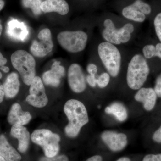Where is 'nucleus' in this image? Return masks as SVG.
<instances>
[{"label":"nucleus","mask_w":161,"mask_h":161,"mask_svg":"<svg viewBox=\"0 0 161 161\" xmlns=\"http://www.w3.org/2000/svg\"><path fill=\"white\" fill-rule=\"evenodd\" d=\"M41 9L43 12H57L62 15L68 13L69 6L65 0H46L42 2Z\"/></svg>","instance_id":"nucleus-18"},{"label":"nucleus","mask_w":161,"mask_h":161,"mask_svg":"<svg viewBox=\"0 0 161 161\" xmlns=\"http://www.w3.org/2000/svg\"><path fill=\"white\" fill-rule=\"evenodd\" d=\"M2 31H3V26L1 24V21H0V36L2 34Z\"/></svg>","instance_id":"nucleus-38"},{"label":"nucleus","mask_w":161,"mask_h":161,"mask_svg":"<svg viewBox=\"0 0 161 161\" xmlns=\"http://www.w3.org/2000/svg\"><path fill=\"white\" fill-rule=\"evenodd\" d=\"M147 59L140 53H135L129 60L127 66L126 81L131 89L138 90L142 87L150 74Z\"/></svg>","instance_id":"nucleus-2"},{"label":"nucleus","mask_w":161,"mask_h":161,"mask_svg":"<svg viewBox=\"0 0 161 161\" xmlns=\"http://www.w3.org/2000/svg\"><path fill=\"white\" fill-rule=\"evenodd\" d=\"M68 79L70 88L75 93H81L86 88V79L81 66L78 64L70 65Z\"/></svg>","instance_id":"nucleus-11"},{"label":"nucleus","mask_w":161,"mask_h":161,"mask_svg":"<svg viewBox=\"0 0 161 161\" xmlns=\"http://www.w3.org/2000/svg\"><path fill=\"white\" fill-rule=\"evenodd\" d=\"M142 161H161V154H148L144 157Z\"/></svg>","instance_id":"nucleus-30"},{"label":"nucleus","mask_w":161,"mask_h":161,"mask_svg":"<svg viewBox=\"0 0 161 161\" xmlns=\"http://www.w3.org/2000/svg\"><path fill=\"white\" fill-rule=\"evenodd\" d=\"M102 24L101 36L104 41L118 46L129 43L130 41L131 31L130 25L127 22L118 28L115 21L112 18L107 17L104 18Z\"/></svg>","instance_id":"nucleus-4"},{"label":"nucleus","mask_w":161,"mask_h":161,"mask_svg":"<svg viewBox=\"0 0 161 161\" xmlns=\"http://www.w3.org/2000/svg\"><path fill=\"white\" fill-rule=\"evenodd\" d=\"M116 161H130V160L129 158H128L123 157L119 159Z\"/></svg>","instance_id":"nucleus-37"},{"label":"nucleus","mask_w":161,"mask_h":161,"mask_svg":"<svg viewBox=\"0 0 161 161\" xmlns=\"http://www.w3.org/2000/svg\"><path fill=\"white\" fill-rule=\"evenodd\" d=\"M20 83L19 75L13 72L7 76L3 85L5 95L7 98H13L19 91Z\"/></svg>","instance_id":"nucleus-20"},{"label":"nucleus","mask_w":161,"mask_h":161,"mask_svg":"<svg viewBox=\"0 0 161 161\" xmlns=\"http://www.w3.org/2000/svg\"><path fill=\"white\" fill-rule=\"evenodd\" d=\"M11 61L13 66L19 73L24 83L30 86L36 77L34 58L26 51L19 50L12 54Z\"/></svg>","instance_id":"nucleus-5"},{"label":"nucleus","mask_w":161,"mask_h":161,"mask_svg":"<svg viewBox=\"0 0 161 161\" xmlns=\"http://www.w3.org/2000/svg\"><path fill=\"white\" fill-rule=\"evenodd\" d=\"M153 26L157 37L161 43V12L157 14L154 17Z\"/></svg>","instance_id":"nucleus-25"},{"label":"nucleus","mask_w":161,"mask_h":161,"mask_svg":"<svg viewBox=\"0 0 161 161\" xmlns=\"http://www.w3.org/2000/svg\"><path fill=\"white\" fill-rule=\"evenodd\" d=\"M32 141L40 146L43 149L46 157H53L60 150L59 135L46 129L36 130L32 133Z\"/></svg>","instance_id":"nucleus-8"},{"label":"nucleus","mask_w":161,"mask_h":161,"mask_svg":"<svg viewBox=\"0 0 161 161\" xmlns=\"http://www.w3.org/2000/svg\"><path fill=\"white\" fill-rule=\"evenodd\" d=\"M134 98L136 101L142 103L147 111H151L155 106L157 95L154 89L142 87L136 93Z\"/></svg>","instance_id":"nucleus-16"},{"label":"nucleus","mask_w":161,"mask_h":161,"mask_svg":"<svg viewBox=\"0 0 161 161\" xmlns=\"http://www.w3.org/2000/svg\"><path fill=\"white\" fill-rule=\"evenodd\" d=\"M97 53L101 62L111 77H117L123 61L122 55L118 46L103 40L98 44Z\"/></svg>","instance_id":"nucleus-3"},{"label":"nucleus","mask_w":161,"mask_h":161,"mask_svg":"<svg viewBox=\"0 0 161 161\" xmlns=\"http://www.w3.org/2000/svg\"><path fill=\"white\" fill-rule=\"evenodd\" d=\"M64 111L69 120L64 129L65 134L71 138L76 137L81 128L88 123L86 108L80 101L70 99L64 104Z\"/></svg>","instance_id":"nucleus-1"},{"label":"nucleus","mask_w":161,"mask_h":161,"mask_svg":"<svg viewBox=\"0 0 161 161\" xmlns=\"http://www.w3.org/2000/svg\"><path fill=\"white\" fill-rule=\"evenodd\" d=\"M86 161H102V158L101 156L95 155L90 158Z\"/></svg>","instance_id":"nucleus-32"},{"label":"nucleus","mask_w":161,"mask_h":161,"mask_svg":"<svg viewBox=\"0 0 161 161\" xmlns=\"http://www.w3.org/2000/svg\"><path fill=\"white\" fill-rule=\"evenodd\" d=\"M65 75V69L60 65V62L55 61L52 64L51 69L43 73L42 78L46 85L57 87L59 86L61 79Z\"/></svg>","instance_id":"nucleus-14"},{"label":"nucleus","mask_w":161,"mask_h":161,"mask_svg":"<svg viewBox=\"0 0 161 161\" xmlns=\"http://www.w3.org/2000/svg\"><path fill=\"white\" fill-rule=\"evenodd\" d=\"M88 36L86 32L81 30L66 31L58 36L59 44L64 49L69 53H80L85 49Z\"/></svg>","instance_id":"nucleus-7"},{"label":"nucleus","mask_w":161,"mask_h":161,"mask_svg":"<svg viewBox=\"0 0 161 161\" xmlns=\"http://www.w3.org/2000/svg\"><path fill=\"white\" fill-rule=\"evenodd\" d=\"M119 11L123 18L132 23H143L152 9L144 0H126L120 4Z\"/></svg>","instance_id":"nucleus-6"},{"label":"nucleus","mask_w":161,"mask_h":161,"mask_svg":"<svg viewBox=\"0 0 161 161\" xmlns=\"http://www.w3.org/2000/svg\"><path fill=\"white\" fill-rule=\"evenodd\" d=\"M101 138L109 148L113 151L122 150L128 143L127 137L123 133L106 131L102 133Z\"/></svg>","instance_id":"nucleus-13"},{"label":"nucleus","mask_w":161,"mask_h":161,"mask_svg":"<svg viewBox=\"0 0 161 161\" xmlns=\"http://www.w3.org/2000/svg\"><path fill=\"white\" fill-rule=\"evenodd\" d=\"M38 38L39 41H33L31 52L35 57L43 58L50 53L53 47L50 30L47 28L42 30L38 35Z\"/></svg>","instance_id":"nucleus-9"},{"label":"nucleus","mask_w":161,"mask_h":161,"mask_svg":"<svg viewBox=\"0 0 161 161\" xmlns=\"http://www.w3.org/2000/svg\"><path fill=\"white\" fill-rule=\"evenodd\" d=\"M142 54L147 60L155 57L161 60V43H157L155 45L152 44L145 45L142 48Z\"/></svg>","instance_id":"nucleus-22"},{"label":"nucleus","mask_w":161,"mask_h":161,"mask_svg":"<svg viewBox=\"0 0 161 161\" xmlns=\"http://www.w3.org/2000/svg\"><path fill=\"white\" fill-rule=\"evenodd\" d=\"M32 116L28 112H24L19 104L14 103L12 106L8 113V122L12 125H25L31 120Z\"/></svg>","instance_id":"nucleus-15"},{"label":"nucleus","mask_w":161,"mask_h":161,"mask_svg":"<svg viewBox=\"0 0 161 161\" xmlns=\"http://www.w3.org/2000/svg\"><path fill=\"white\" fill-rule=\"evenodd\" d=\"M0 161H6L1 154H0Z\"/></svg>","instance_id":"nucleus-39"},{"label":"nucleus","mask_w":161,"mask_h":161,"mask_svg":"<svg viewBox=\"0 0 161 161\" xmlns=\"http://www.w3.org/2000/svg\"><path fill=\"white\" fill-rule=\"evenodd\" d=\"M154 90L157 95L161 98V74L159 75L156 80Z\"/></svg>","instance_id":"nucleus-27"},{"label":"nucleus","mask_w":161,"mask_h":161,"mask_svg":"<svg viewBox=\"0 0 161 161\" xmlns=\"http://www.w3.org/2000/svg\"><path fill=\"white\" fill-rule=\"evenodd\" d=\"M87 71L90 75H96L98 72V66L94 63H90L87 66Z\"/></svg>","instance_id":"nucleus-28"},{"label":"nucleus","mask_w":161,"mask_h":161,"mask_svg":"<svg viewBox=\"0 0 161 161\" xmlns=\"http://www.w3.org/2000/svg\"><path fill=\"white\" fill-rule=\"evenodd\" d=\"M10 134L19 141V151L21 153L26 152L29 147L31 136L26 127L20 125H13L11 127Z\"/></svg>","instance_id":"nucleus-17"},{"label":"nucleus","mask_w":161,"mask_h":161,"mask_svg":"<svg viewBox=\"0 0 161 161\" xmlns=\"http://www.w3.org/2000/svg\"><path fill=\"white\" fill-rule=\"evenodd\" d=\"M5 3L3 0H0V10H2L4 8Z\"/></svg>","instance_id":"nucleus-36"},{"label":"nucleus","mask_w":161,"mask_h":161,"mask_svg":"<svg viewBox=\"0 0 161 161\" xmlns=\"http://www.w3.org/2000/svg\"><path fill=\"white\" fill-rule=\"evenodd\" d=\"M40 161H69V159L64 155H57L53 157H43Z\"/></svg>","instance_id":"nucleus-26"},{"label":"nucleus","mask_w":161,"mask_h":161,"mask_svg":"<svg viewBox=\"0 0 161 161\" xmlns=\"http://www.w3.org/2000/svg\"><path fill=\"white\" fill-rule=\"evenodd\" d=\"M111 76L108 72H103L97 77V85L100 88H104L108 85Z\"/></svg>","instance_id":"nucleus-24"},{"label":"nucleus","mask_w":161,"mask_h":161,"mask_svg":"<svg viewBox=\"0 0 161 161\" xmlns=\"http://www.w3.org/2000/svg\"><path fill=\"white\" fill-rule=\"evenodd\" d=\"M4 96L5 93L4 92V86L3 85H0V103L3 101Z\"/></svg>","instance_id":"nucleus-34"},{"label":"nucleus","mask_w":161,"mask_h":161,"mask_svg":"<svg viewBox=\"0 0 161 161\" xmlns=\"http://www.w3.org/2000/svg\"><path fill=\"white\" fill-rule=\"evenodd\" d=\"M86 81L92 87H95L97 86V76L96 75H89L87 76Z\"/></svg>","instance_id":"nucleus-29"},{"label":"nucleus","mask_w":161,"mask_h":161,"mask_svg":"<svg viewBox=\"0 0 161 161\" xmlns=\"http://www.w3.org/2000/svg\"><path fill=\"white\" fill-rule=\"evenodd\" d=\"M2 77H3V75H2V73L0 72V79L2 78Z\"/></svg>","instance_id":"nucleus-40"},{"label":"nucleus","mask_w":161,"mask_h":161,"mask_svg":"<svg viewBox=\"0 0 161 161\" xmlns=\"http://www.w3.org/2000/svg\"><path fill=\"white\" fill-rule=\"evenodd\" d=\"M30 86V95L26 97V101L36 108H42L46 106L48 103V98L41 78L38 76L35 77Z\"/></svg>","instance_id":"nucleus-10"},{"label":"nucleus","mask_w":161,"mask_h":161,"mask_svg":"<svg viewBox=\"0 0 161 161\" xmlns=\"http://www.w3.org/2000/svg\"><path fill=\"white\" fill-rule=\"evenodd\" d=\"M107 114L114 116L119 121L124 122L128 118V112L125 107L119 102H114L105 109Z\"/></svg>","instance_id":"nucleus-21"},{"label":"nucleus","mask_w":161,"mask_h":161,"mask_svg":"<svg viewBox=\"0 0 161 161\" xmlns=\"http://www.w3.org/2000/svg\"><path fill=\"white\" fill-rule=\"evenodd\" d=\"M6 33L12 40L24 42L28 37L29 31L25 23L12 19L7 23Z\"/></svg>","instance_id":"nucleus-12"},{"label":"nucleus","mask_w":161,"mask_h":161,"mask_svg":"<svg viewBox=\"0 0 161 161\" xmlns=\"http://www.w3.org/2000/svg\"><path fill=\"white\" fill-rule=\"evenodd\" d=\"M0 154L6 161H20L22 159L19 152L3 134L0 135Z\"/></svg>","instance_id":"nucleus-19"},{"label":"nucleus","mask_w":161,"mask_h":161,"mask_svg":"<svg viewBox=\"0 0 161 161\" xmlns=\"http://www.w3.org/2000/svg\"><path fill=\"white\" fill-rule=\"evenodd\" d=\"M7 60L6 58H4L2 53L0 52V68L4 66L7 63Z\"/></svg>","instance_id":"nucleus-33"},{"label":"nucleus","mask_w":161,"mask_h":161,"mask_svg":"<svg viewBox=\"0 0 161 161\" xmlns=\"http://www.w3.org/2000/svg\"><path fill=\"white\" fill-rule=\"evenodd\" d=\"M41 0H22L23 6L26 8L31 9L32 12L36 15L41 14L42 10L41 5Z\"/></svg>","instance_id":"nucleus-23"},{"label":"nucleus","mask_w":161,"mask_h":161,"mask_svg":"<svg viewBox=\"0 0 161 161\" xmlns=\"http://www.w3.org/2000/svg\"><path fill=\"white\" fill-rule=\"evenodd\" d=\"M0 69L6 73H8L9 71V68L7 66H4H4L1 67L0 68Z\"/></svg>","instance_id":"nucleus-35"},{"label":"nucleus","mask_w":161,"mask_h":161,"mask_svg":"<svg viewBox=\"0 0 161 161\" xmlns=\"http://www.w3.org/2000/svg\"><path fill=\"white\" fill-rule=\"evenodd\" d=\"M153 139L158 143H161V125L153 135Z\"/></svg>","instance_id":"nucleus-31"}]
</instances>
